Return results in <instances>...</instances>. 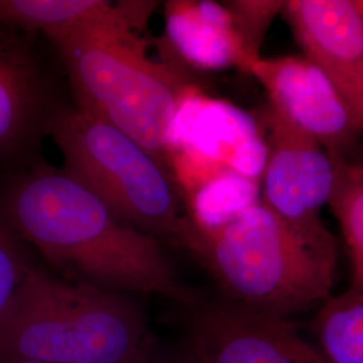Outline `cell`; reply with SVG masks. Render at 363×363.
Masks as SVG:
<instances>
[{
  "label": "cell",
  "instance_id": "cell-1",
  "mask_svg": "<svg viewBox=\"0 0 363 363\" xmlns=\"http://www.w3.org/2000/svg\"><path fill=\"white\" fill-rule=\"evenodd\" d=\"M0 213L66 280L186 307L196 301L162 242L121 220L64 169L38 166L19 174L3 191Z\"/></svg>",
  "mask_w": 363,
  "mask_h": 363
},
{
  "label": "cell",
  "instance_id": "cell-2",
  "mask_svg": "<svg viewBox=\"0 0 363 363\" xmlns=\"http://www.w3.org/2000/svg\"><path fill=\"white\" fill-rule=\"evenodd\" d=\"M195 229L190 252L225 300L288 319L330 298L337 244L327 228H300L255 202L217 226Z\"/></svg>",
  "mask_w": 363,
  "mask_h": 363
},
{
  "label": "cell",
  "instance_id": "cell-3",
  "mask_svg": "<svg viewBox=\"0 0 363 363\" xmlns=\"http://www.w3.org/2000/svg\"><path fill=\"white\" fill-rule=\"evenodd\" d=\"M159 351L128 294L33 265L0 323V357L52 363H150Z\"/></svg>",
  "mask_w": 363,
  "mask_h": 363
},
{
  "label": "cell",
  "instance_id": "cell-4",
  "mask_svg": "<svg viewBox=\"0 0 363 363\" xmlns=\"http://www.w3.org/2000/svg\"><path fill=\"white\" fill-rule=\"evenodd\" d=\"M79 109L113 125L169 166L171 133L187 85L148 58L128 27H96L52 40Z\"/></svg>",
  "mask_w": 363,
  "mask_h": 363
},
{
  "label": "cell",
  "instance_id": "cell-5",
  "mask_svg": "<svg viewBox=\"0 0 363 363\" xmlns=\"http://www.w3.org/2000/svg\"><path fill=\"white\" fill-rule=\"evenodd\" d=\"M45 130L62 154V169L121 220L163 245L191 249L196 229L181 210L167 164L78 106L50 109Z\"/></svg>",
  "mask_w": 363,
  "mask_h": 363
},
{
  "label": "cell",
  "instance_id": "cell-6",
  "mask_svg": "<svg viewBox=\"0 0 363 363\" xmlns=\"http://www.w3.org/2000/svg\"><path fill=\"white\" fill-rule=\"evenodd\" d=\"M267 160L261 201L286 222L306 229H325L320 208L330 202L335 183L331 156L310 133L268 105Z\"/></svg>",
  "mask_w": 363,
  "mask_h": 363
},
{
  "label": "cell",
  "instance_id": "cell-7",
  "mask_svg": "<svg viewBox=\"0 0 363 363\" xmlns=\"http://www.w3.org/2000/svg\"><path fill=\"white\" fill-rule=\"evenodd\" d=\"M189 308L186 345L198 363H328L288 319L225 298Z\"/></svg>",
  "mask_w": 363,
  "mask_h": 363
},
{
  "label": "cell",
  "instance_id": "cell-8",
  "mask_svg": "<svg viewBox=\"0 0 363 363\" xmlns=\"http://www.w3.org/2000/svg\"><path fill=\"white\" fill-rule=\"evenodd\" d=\"M283 11L363 136V18L355 0H292Z\"/></svg>",
  "mask_w": 363,
  "mask_h": 363
},
{
  "label": "cell",
  "instance_id": "cell-9",
  "mask_svg": "<svg viewBox=\"0 0 363 363\" xmlns=\"http://www.w3.org/2000/svg\"><path fill=\"white\" fill-rule=\"evenodd\" d=\"M273 108L310 133L331 157H347L359 133L322 70L304 55L259 58L249 70Z\"/></svg>",
  "mask_w": 363,
  "mask_h": 363
},
{
  "label": "cell",
  "instance_id": "cell-10",
  "mask_svg": "<svg viewBox=\"0 0 363 363\" xmlns=\"http://www.w3.org/2000/svg\"><path fill=\"white\" fill-rule=\"evenodd\" d=\"M49 112L27 33L0 23V160L22 152Z\"/></svg>",
  "mask_w": 363,
  "mask_h": 363
},
{
  "label": "cell",
  "instance_id": "cell-11",
  "mask_svg": "<svg viewBox=\"0 0 363 363\" xmlns=\"http://www.w3.org/2000/svg\"><path fill=\"white\" fill-rule=\"evenodd\" d=\"M155 3L105 0H0V23L27 34L40 33L50 42L96 27H139Z\"/></svg>",
  "mask_w": 363,
  "mask_h": 363
},
{
  "label": "cell",
  "instance_id": "cell-12",
  "mask_svg": "<svg viewBox=\"0 0 363 363\" xmlns=\"http://www.w3.org/2000/svg\"><path fill=\"white\" fill-rule=\"evenodd\" d=\"M313 331L328 363H363V288H350L330 298L318 312Z\"/></svg>",
  "mask_w": 363,
  "mask_h": 363
},
{
  "label": "cell",
  "instance_id": "cell-13",
  "mask_svg": "<svg viewBox=\"0 0 363 363\" xmlns=\"http://www.w3.org/2000/svg\"><path fill=\"white\" fill-rule=\"evenodd\" d=\"M335 183L328 205L340 225L354 268V283L363 288V163L331 157Z\"/></svg>",
  "mask_w": 363,
  "mask_h": 363
},
{
  "label": "cell",
  "instance_id": "cell-14",
  "mask_svg": "<svg viewBox=\"0 0 363 363\" xmlns=\"http://www.w3.org/2000/svg\"><path fill=\"white\" fill-rule=\"evenodd\" d=\"M286 1H232L225 6L241 42L245 70L259 60V46L273 15L283 10Z\"/></svg>",
  "mask_w": 363,
  "mask_h": 363
},
{
  "label": "cell",
  "instance_id": "cell-15",
  "mask_svg": "<svg viewBox=\"0 0 363 363\" xmlns=\"http://www.w3.org/2000/svg\"><path fill=\"white\" fill-rule=\"evenodd\" d=\"M31 268L15 233L0 220V323Z\"/></svg>",
  "mask_w": 363,
  "mask_h": 363
},
{
  "label": "cell",
  "instance_id": "cell-16",
  "mask_svg": "<svg viewBox=\"0 0 363 363\" xmlns=\"http://www.w3.org/2000/svg\"><path fill=\"white\" fill-rule=\"evenodd\" d=\"M150 363H198L193 352L184 345L177 350H159Z\"/></svg>",
  "mask_w": 363,
  "mask_h": 363
},
{
  "label": "cell",
  "instance_id": "cell-17",
  "mask_svg": "<svg viewBox=\"0 0 363 363\" xmlns=\"http://www.w3.org/2000/svg\"><path fill=\"white\" fill-rule=\"evenodd\" d=\"M0 363H52L39 359H30V358H19V357H0Z\"/></svg>",
  "mask_w": 363,
  "mask_h": 363
},
{
  "label": "cell",
  "instance_id": "cell-18",
  "mask_svg": "<svg viewBox=\"0 0 363 363\" xmlns=\"http://www.w3.org/2000/svg\"><path fill=\"white\" fill-rule=\"evenodd\" d=\"M355 1H357V6H358V9H359L363 18V0H355Z\"/></svg>",
  "mask_w": 363,
  "mask_h": 363
}]
</instances>
